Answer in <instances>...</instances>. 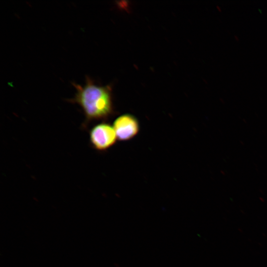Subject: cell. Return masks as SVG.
I'll list each match as a JSON object with an SVG mask.
<instances>
[{
	"mask_svg": "<svg viewBox=\"0 0 267 267\" xmlns=\"http://www.w3.org/2000/svg\"><path fill=\"white\" fill-rule=\"evenodd\" d=\"M113 127L117 139L127 141L134 138L139 132V123L134 116L125 114L117 117L114 121Z\"/></svg>",
	"mask_w": 267,
	"mask_h": 267,
	"instance_id": "3957f363",
	"label": "cell"
},
{
	"mask_svg": "<svg viewBox=\"0 0 267 267\" xmlns=\"http://www.w3.org/2000/svg\"><path fill=\"white\" fill-rule=\"evenodd\" d=\"M89 139L91 146L99 151L107 150L118 139L113 127L105 122L97 124L91 128L89 132Z\"/></svg>",
	"mask_w": 267,
	"mask_h": 267,
	"instance_id": "7a4b0ae2",
	"label": "cell"
},
{
	"mask_svg": "<svg viewBox=\"0 0 267 267\" xmlns=\"http://www.w3.org/2000/svg\"><path fill=\"white\" fill-rule=\"evenodd\" d=\"M72 84L77 92L74 97L68 101L78 104L82 108L85 116L83 129H87L92 121L106 120L114 113L110 87L97 86L88 77L84 87Z\"/></svg>",
	"mask_w": 267,
	"mask_h": 267,
	"instance_id": "6da1fadb",
	"label": "cell"
}]
</instances>
